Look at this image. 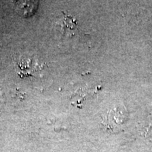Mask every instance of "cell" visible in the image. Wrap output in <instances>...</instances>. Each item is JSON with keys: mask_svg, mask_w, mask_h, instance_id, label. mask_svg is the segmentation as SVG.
<instances>
[{"mask_svg": "<svg viewBox=\"0 0 152 152\" xmlns=\"http://www.w3.org/2000/svg\"><path fill=\"white\" fill-rule=\"evenodd\" d=\"M63 16L55 22V28L61 35L72 36L77 28V23L73 16L62 12Z\"/></svg>", "mask_w": 152, "mask_h": 152, "instance_id": "cell-2", "label": "cell"}, {"mask_svg": "<svg viewBox=\"0 0 152 152\" xmlns=\"http://www.w3.org/2000/svg\"><path fill=\"white\" fill-rule=\"evenodd\" d=\"M16 12L23 18H30L37 11L38 0H13Z\"/></svg>", "mask_w": 152, "mask_h": 152, "instance_id": "cell-1", "label": "cell"}]
</instances>
